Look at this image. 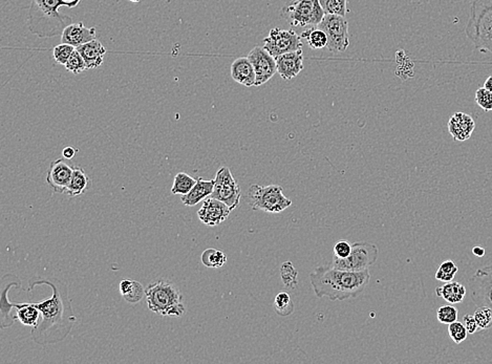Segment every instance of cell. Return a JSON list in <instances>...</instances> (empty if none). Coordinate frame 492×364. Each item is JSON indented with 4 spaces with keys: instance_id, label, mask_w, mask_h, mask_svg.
Returning a JSON list of instances; mask_svg holds the SVG:
<instances>
[{
    "instance_id": "ffe728a7",
    "label": "cell",
    "mask_w": 492,
    "mask_h": 364,
    "mask_svg": "<svg viewBox=\"0 0 492 364\" xmlns=\"http://www.w3.org/2000/svg\"><path fill=\"white\" fill-rule=\"evenodd\" d=\"M76 49L85 59L87 70H94V68L102 66L106 49L100 41L94 40L76 47Z\"/></svg>"
},
{
    "instance_id": "f35d334b",
    "label": "cell",
    "mask_w": 492,
    "mask_h": 364,
    "mask_svg": "<svg viewBox=\"0 0 492 364\" xmlns=\"http://www.w3.org/2000/svg\"><path fill=\"white\" fill-rule=\"evenodd\" d=\"M463 324L465 325L466 329H467L468 334H470V335L480 331L474 315H469V314L464 315Z\"/></svg>"
},
{
    "instance_id": "f546056e",
    "label": "cell",
    "mask_w": 492,
    "mask_h": 364,
    "mask_svg": "<svg viewBox=\"0 0 492 364\" xmlns=\"http://www.w3.org/2000/svg\"><path fill=\"white\" fill-rule=\"evenodd\" d=\"M457 271H459V268L453 260H445L440 265L439 269L436 272V279L442 281V283L453 281Z\"/></svg>"
},
{
    "instance_id": "74e56055",
    "label": "cell",
    "mask_w": 492,
    "mask_h": 364,
    "mask_svg": "<svg viewBox=\"0 0 492 364\" xmlns=\"http://www.w3.org/2000/svg\"><path fill=\"white\" fill-rule=\"evenodd\" d=\"M352 245L347 241H340L334 245V255L339 258H345L351 254Z\"/></svg>"
},
{
    "instance_id": "3957f363",
    "label": "cell",
    "mask_w": 492,
    "mask_h": 364,
    "mask_svg": "<svg viewBox=\"0 0 492 364\" xmlns=\"http://www.w3.org/2000/svg\"><path fill=\"white\" fill-rule=\"evenodd\" d=\"M61 6L72 8L75 4L64 0H32L27 20L30 32L39 38L61 35L73 20L72 17L60 14Z\"/></svg>"
},
{
    "instance_id": "7bdbcfd3",
    "label": "cell",
    "mask_w": 492,
    "mask_h": 364,
    "mask_svg": "<svg viewBox=\"0 0 492 364\" xmlns=\"http://www.w3.org/2000/svg\"><path fill=\"white\" fill-rule=\"evenodd\" d=\"M64 1L70 2V4H75V6H78L79 2H80L81 0H64Z\"/></svg>"
},
{
    "instance_id": "52a82bcc",
    "label": "cell",
    "mask_w": 492,
    "mask_h": 364,
    "mask_svg": "<svg viewBox=\"0 0 492 364\" xmlns=\"http://www.w3.org/2000/svg\"><path fill=\"white\" fill-rule=\"evenodd\" d=\"M248 202L253 210L272 214L283 212L292 205L291 200L283 195V187L278 185H251L248 191Z\"/></svg>"
},
{
    "instance_id": "d6a6232c",
    "label": "cell",
    "mask_w": 492,
    "mask_h": 364,
    "mask_svg": "<svg viewBox=\"0 0 492 364\" xmlns=\"http://www.w3.org/2000/svg\"><path fill=\"white\" fill-rule=\"evenodd\" d=\"M437 318L440 324H450L457 322L459 318V311L450 303L448 305H442L438 309Z\"/></svg>"
},
{
    "instance_id": "d6986e66",
    "label": "cell",
    "mask_w": 492,
    "mask_h": 364,
    "mask_svg": "<svg viewBox=\"0 0 492 364\" xmlns=\"http://www.w3.org/2000/svg\"><path fill=\"white\" fill-rule=\"evenodd\" d=\"M231 76L234 81L246 87L255 86L257 82L254 68L248 57H240L232 62Z\"/></svg>"
},
{
    "instance_id": "1f68e13d",
    "label": "cell",
    "mask_w": 492,
    "mask_h": 364,
    "mask_svg": "<svg viewBox=\"0 0 492 364\" xmlns=\"http://www.w3.org/2000/svg\"><path fill=\"white\" fill-rule=\"evenodd\" d=\"M66 68L68 70V72L73 73L75 75L80 74V73L87 70V63H85V59H83L81 54L77 51V49L73 51L70 59L66 62Z\"/></svg>"
},
{
    "instance_id": "9a60e30c",
    "label": "cell",
    "mask_w": 492,
    "mask_h": 364,
    "mask_svg": "<svg viewBox=\"0 0 492 364\" xmlns=\"http://www.w3.org/2000/svg\"><path fill=\"white\" fill-rule=\"evenodd\" d=\"M230 212L231 209L224 202L210 197L204 200L201 209L197 211V217L202 223L214 227L225 222L229 217Z\"/></svg>"
},
{
    "instance_id": "d590c367",
    "label": "cell",
    "mask_w": 492,
    "mask_h": 364,
    "mask_svg": "<svg viewBox=\"0 0 492 364\" xmlns=\"http://www.w3.org/2000/svg\"><path fill=\"white\" fill-rule=\"evenodd\" d=\"M448 335L455 344H460L467 338L468 332L463 322H455L448 324Z\"/></svg>"
},
{
    "instance_id": "836d02e7",
    "label": "cell",
    "mask_w": 492,
    "mask_h": 364,
    "mask_svg": "<svg viewBox=\"0 0 492 364\" xmlns=\"http://www.w3.org/2000/svg\"><path fill=\"white\" fill-rule=\"evenodd\" d=\"M75 49H76V47H73V45L61 42L60 44L56 45L53 49L54 59L58 64L66 66V62L70 59V55H72Z\"/></svg>"
},
{
    "instance_id": "30bf717a",
    "label": "cell",
    "mask_w": 492,
    "mask_h": 364,
    "mask_svg": "<svg viewBox=\"0 0 492 364\" xmlns=\"http://www.w3.org/2000/svg\"><path fill=\"white\" fill-rule=\"evenodd\" d=\"M302 40V36L298 35L293 30L274 28L269 32L268 37L264 40L263 47L275 58L283 54L302 49L304 43Z\"/></svg>"
},
{
    "instance_id": "5b68a950",
    "label": "cell",
    "mask_w": 492,
    "mask_h": 364,
    "mask_svg": "<svg viewBox=\"0 0 492 364\" xmlns=\"http://www.w3.org/2000/svg\"><path fill=\"white\" fill-rule=\"evenodd\" d=\"M465 34L476 51L492 54V0H474Z\"/></svg>"
},
{
    "instance_id": "7c38bea8",
    "label": "cell",
    "mask_w": 492,
    "mask_h": 364,
    "mask_svg": "<svg viewBox=\"0 0 492 364\" xmlns=\"http://www.w3.org/2000/svg\"><path fill=\"white\" fill-rule=\"evenodd\" d=\"M468 288L476 305L492 310V265L476 270L468 281Z\"/></svg>"
},
{
    "instance_id": "e575fe53",
    "label": "cell",
    "mask_w": 492,
    "mask_h": 364,
    "mask_svg": "<svg viewBox=\"0 0 492 364\" xmlns=\"http://www.w3.org/2000/svg\"><path fill=\"white\" fill-rule=\"evenodd\" d=\"M480 331H486L492 327V310L488 307H479L474 314Z\"/></svg>"
},
{
    "instance_id": "8fae6325",
    "label": "cell",
    "mask_w": 492,
    "mask_h": 364,
    "mask_svg": "<svg viewBox=\"0 0 492 364\" xmlns=\"http://www.w3.org/2000/svg\"><path fill=\"white\" fill-rule=\"evenodd\" d=\"M210 197L224 202L231 211L240 206L242 191L229 168L221 167L216 172L214 193Z\"/></svg>"
},
{
    "instance_id": "2e32d148",
    "label": "cell",
    "mask_w": 492,
    "mask_h": 364,
    "mask_svg": "<svg viewBox=\"0 0 492 364\" xmlns=\"http://www.w3.org/2000/svg\"><path fill=\"white\" fill-rule=\"evenodd\" d=\"M277 64V73L283 80H292L296 78L304 68V55L302 49L290 51L275 57Z\"/></svg>"
},
{
    "instance_id": "8992f818",
    "label": "cell",
    "mask_w": 492,
    "mask_h": 364,
    "mask_svg": "<svg viewBox=\"0 0 492 364\" xmlns=\"http://www.w3.org/2000/svg\"><path fill=\"white\" fill-rule=\"evenodd\" d=\"M324 15L319 0H287L281 11V18L295 28L317 27Z\"/></svg>"
},
{
    "instance_id": "9c48e42d",
    "label": "cell",
    "mask_w": 492,
    "mask_h": 364,
    "mask_svg": "<svg viewBox=\"0 0 492 364\" xmlns=\"http://www.w3.org/2000/svg\"><path fill=\"white\" fill-rule=\"evenodd\" d=\"M317 27L326 34V49L331 51H347L350 45V34L349 23L345 16L326 14Z\"/></svg>"
},
{
    "instance_id": "5bb4252c",
    "label": "cell",
    "mask_w": 492,
    "mask_h": 364,
    "mask_svg": "<svg viewBox=\"0 0 492 364\" xmlns=\"http://www.w3.org/2000/svg\"><path fill=\"white\" fill-rule=\"evenodd\" d=\"M66 160L58 159L54 161L47 170V183L53 189L54 193H66V188L72 180L75 166L70 165Z\"/></svg>"
},
{
    "instance_id": "8d00e7d4",
    "label": "cell",
    "mask_w": 492,
    "mask_h": 364,
    "mask_svg": "<svg viewBox=\"0 0 492 364\" xmlns=\"http://www.w3.org/2000/svg\"><path fill=\"white\" fill-rule=\"evenodd\" d=\"M476 104L485 111H492V92L485 87L478 88L474 97Z\"/></svg>"
},
{
    "instance_id": "6da1fadb",
    "label": "cell",
    "mask_w": 492,
    "mask_h": 364,
    "mask_svg": "<svg viewBox=\"0 0 492 364\" xmlns=\"http://www.w3.org/2000/svg\"><path fill=\"white\" fill-rule=\"evenodd\" d=\"M42 284L51 286L53 295L47 301L33 303L42 313V317L38 324L32 329L31 336L36 344L42 346L59 344L70 335L76 324V315L68 297V286L63 281L55 277H33L30 281L29 291Z\"/></svg>"
},
{
    "instance_id": "603a6c76",
    "label": "cell",
    "mask_w": 492,
    "mask_h": 364,
    "mask_svg": "<svg viewBox=\"0 0 492 364\" xmlns=\"http://www.w3.org/2000/svg\"><path fill=\"white\" fill-rule=\"evenodd\" d=\"M119 290L122 297L133 305L139 303L144 297H146V290L143 288V284L134 279H122Z\"/></svg>"
},
{
    "instance_id": "ba28073f",
    "label": "cell",
    "mask_w": 492,
    "mask_h": 364,
    "mask_svg": "<svg viewBox=\"0 0 492 364\" xmlns=\"http://www.w3.org/2000/svg\"><path fill=\"white\" fill-rule=\"evenodd\" d=\"M379 249L374 243L358 242L352 245V252L348 257L339 258L333 256L332 266L343 270L361 271L369 270L378 260Z\"/></svg>"
},
{
    "instance_id": "ee69618b",
    "label": "cell",
    "mask_w": 492,
    "mask_h": 364,
    "mask_svg": "<svg viewBox=\"0 0 492 364\" xmlns=\"http://www.w3.org/2000/svg\"><path fill=\"white\" fill-rule=\"evenodd\" d=\"M130 1L134 2V4H139L141 0H130Z\"/></svg>"
},
{
    "instance_id": "277c9868",
    "label": "cell",
    "mask_w": 492,
    "mask_h": 364,
    "mask_svg": "<svg viewBox=\"0 0 492 364\" xmlns=\"http://www.w3.org/2000/svg\"><path fill=\"white\" fill-rule=\"evenodd\" d=\"M148 309L161 316L180 317L186 313L184 296L171 281L158 279L146 288Z\"/></svg>"
},
{
    "instance_id": "83f0119b",
    "label": "cell",
    "mask_w": 492,
    "mask_h": 364,
    "mask_svg": "<svg viewBox=\"0 0 492 364\" xmlns=\"http://www.w3.org/2000/svg\"><path fill=\"white\" fill-rule=\"evenodd\" d=\"M274 310L281 317H288L293 313L295 305L289 293L281 292L276 295L274 299Z\"/></svg>"
},
{
    "instance_id": "7402d4cb",
    "label": "cell",
    "mask_w": 492,
    "mask_h": 364,
    "mask_svg": "<svg viewBox=\"0 0 492 364\" xmlns=\"http://www.w3.org/2000/svg\"><path fill=\"white\" fill-rule=\"evenodd\" d=\"M467 294V289L457 281H448L442 286L436 289V295L448 301L450 305L461 303Z\"/></svg>"
},
{
    "instance_id": "d4e9b609",
    "label": "cell",
    "mask_w": 492,
    "mask_h": 364,
    "mask_svg": "<svg viewBox=\"0 0 492 364\" xmlns=\"http://www.w3.org/2000/svg\"><path fill=\"white\" fill-rule=\"evenodd\" d=\"M300 36H302V38L307 40L311 49H324V47H326V45H328V37H326V34L318 27L306 30V31L302 32Z\"/></svg>"
},
{
    "instance_id": "e0dca14e",
    "label": "cell",
    "mask_w": 492,
    "mask_h": 364,
    "mask_svg": "<svg viewBox=\"0 0 492 364\" xmlns=\"http://www.w3.org/2000/svg\"><path fill=\"white\" fill-rule=\"evenodd\" d=\"M476 129V122L472 116L462 111L453 114L448 121V131L455 141L464 142L470 139Z\"/></svg>"
},
{
    "instance_id": "b9f144b4",
    "label": "cell",
    "mask_w": 492,
    "mask_h": 364,
    "mask_svg": "<svg viewBox=\"0 0 492 364\" xmlns=\"http://www.w3.org/2000/svg\"><path fill=\"white\" fill-rule=\"evenodd\" d=\"M484 87L492 92V75L486 79V81H485Z\"/></svg>"
},
{
    "instance_id": "ab89813d",
    "label": "cell",
    "mask_w": 492,
    "mask_h": 364,
    "mask_svg": "<svg viewBox=\"0 0 492 364\" xmlns=\"http://www.w3.org/2000/svg\"><path fill=\"white\" fill-rule=\"evenodd\" d=\"M77 152H78V150H75V148L72 147V146H66V147L64 148L63 152H62V154H63L64 159H66V160H70V159L74 158Z\"/></svg>"
},
{
    "instance_id": "60d3db41",
    "label": "cell",
    "mask_w": 492,
    "mask_h": 364,
    "mask_svg": "<svg viewBox=\"0 0 492 364\" xmlns=\"http://www.w3.org/2000/svg\"><path fill=\"white\" fill-rule=\"evenodd\" d=\"M485 248L482 247V245H474V248H472V253L474 254V255L476 256V257H483V256L485 255Z\"/></svg>"
},
{
    "instance_id": "4dcf8cb0",
    "label": "cell",
    "mask_w": 492,
    "mask_h": 364,
    "mask_svg": "<svg viewBox=\"0 0 492 364\" xmlns=\"http://www.w3.org/2000/svg\"><path fill=\"white\" fill-rule=\"evenodd\" d=\"M326 14L345 16L348 0H319Z\"/></svg>"
},
{
    "instance_id": "44dd1931",
    "label": "cell",
    "mask_w": 492,
    "mask_h": 364,
    "mask_svg": "<svg viewBox=\"0 0 492 364\" xmlns=\"http://www.w3.org/2000/svg\"><path fill=\"white\" fill-rule=\"evenodd\" d=\"M214 180H204V178H197V183L191 189L190 193L183 195L180 200L185 206L193 207L210 197L214 193Z\"/></svg>"
},
{
    "instance_id": "f1b7e54d",
    "label": "cell",
    "mask_w": 492,
    "mask_h": 364,
    "mask_svg": "<svg viewBox=\"0 0 492 364\" xmlns=\"http://www.w3.org/2000/svg\"><path fill=\"white\" fill-rule=\"evenodd\" d=\"M298 272L291 262H285L281 267V279L285 288L294 290L297 286Z\"/></svg>"
},
{
    "instance_id": "4fadbf2b",
    "label": "cell",
    "mask_w": 492,
    "mask_h": 364,
    "mask_svg": "<svg viewBox=\"0 0 492 364\" xmlns=\"http://www.w3.org/2000/svg\"><path fill=\"white\" fill-rule=\"evenodd\" d=\"M251 63L257 74L255 86L267 83L277 73V64L275 58L264 49V47H255L248 55Z\"/></svg>"
},
{
    "instance_id": "4316f807",
    "label": "cell",
    "mask_w": 492,
    "mask_h": 364,
    "mask_svg": "<svg viewBox=\"0 0 492 364\" xmlns=\"http://www.w3.org/2000/svg\"><path fill=\"white\" fill-rule=\"evenodd\" d=\"M195 183H197V178H192V176L185 174V172H179V174L175 176L173 188H171V193H173V195H187V193H190Z\"/></svg>"
},
{
    "instance_id": "cb8c5ba5",
    "label": "cell",
    "mask_w": 492,
    "mask_h": 364,
    "mask_svg": "<svg viewBox=\"0 0 492 364\" xmlns=\"http://www.w3.org/2000/svg\"><path fill=\"white\" fill-rule=\"evenodd\" d=\"M90 178L85 174V169L78 166H75L74 172H73L72 180L66 188V193L70 198L79 197L82 195L87 187H89Z\"/></svg>"
},
{
    "instance_id": "7a4b0ae2",
    "label": "cell",
    "mask_w": 492,
    "mask_h": 364,
    "mask_svg": "<svg viewBox=\"0 0 492 364\" xmlns=\"http://www.w3.org/2000/svg\"><path fill=\"white\" fill-rule=\"evenodd\" d=\"M371 281L369 270L355 272L331 266H319L310 273L311 286L318 298L332 301L356 298L364 292Z\"/></svg>"
},
{
    "instance_id": "ac0fdd59",
    "label": "cell",
    "mask_w": 492,
    "mask_h": 364,
    "mask_svg": "<svg viewBox=\"0 0 492 364\" xmlns=\"http://www.w3.org/2000/svg\"><path fill=\"white\" fill-rule=\"evenodd\" d=\"M94 40H97L96 29L87 28L83 23H70L61 34V42L75 47Z\"/></svg>"
},
{
    "instance_id": "484cf974",
    "label": "cell",
    "mask_w": 492,
    "mask_h": 364,
    "mask_svg": "<svg viewBox=\"0 0 492 364\" xmlns=\"http://www.w3.org/2000/svg\"><path fill=\"white\" fill-rule=\"evenodd\" d=\"M227 255L221 250L210 249L205 250L202 253L201 260L204 266L207 268L216 269L224 266L227 262Z\"/></svg>"
}]
</instances>
